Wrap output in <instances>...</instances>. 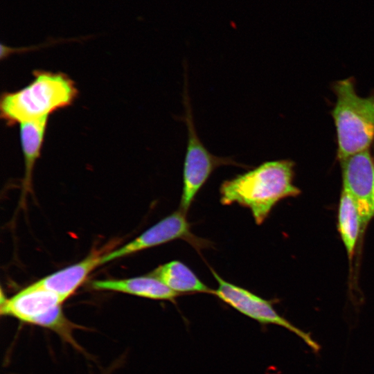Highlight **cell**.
Instances as JSON below:
<instances>
[{"mask_svg":"<svg viewBox=\"0 0 374 374\" xmlns=\"http://www.w3.org/2000/svg\"><path fill=\"white\" fill-rule=\"evenodd\" d=\"M211 270L217 283L212 294L240 313L262 325L273 324L287 329L301 338L313 351H319L320 346L312 338L310 334L296 327L280 315L273 307L271 301L225 280L215 271L212 269Z\"/></svg>","mask_w":374,"mask_h":374,"instance_id":"obj_6","label":"cell"},{"mask_svg":"<svg viewBox=\"0 0 374 374\" xmlns=\"http://www.w3.org/2000/svg\"><path fill=\"white\" fill-rule=\"evenodd\" d=\"M373 208H374V191H373Z\"/></svg>","mask_w":374,"mask_h":374,"instance_id":"obj_14","label":"cell"},{"mask_svg":"<svg viewBox=\"0 0 374 374\" xmlns=\"http://www.w3.org/2000/svg\"><path fill=\"white\" fill-rule=\"evenodd\" d=\"M338 231L348 256L352 259L362 229V218L353 197L342 190L338 208Z\"/></svg>","mask_w":374,"mask_h":374,"instance_id":"obj_13","label":"cell"},{"mask_svg":"<svg viewBox=\"0 0 374 374\" xmlns=\"http://www.w3.org/2000/svg\"><path fill=\"white\" fill-rule=\"evenodd\" d=\"M33 75L28 85L1 94V117L8 125L48 118L71 105L78 96L75 82L65 73L35 70Z\"/></svg>","mask_w":374,"mask_h":374,"instance_id":"obj_2","label":"cell"},{"mask_svg":"<svg viewBox=\"0 0 374 374\" xmlns=\"http://www.w3.org/2000/svg\"><path fill=\"white\" fill-rule=\"evenodd\" d=\"M186 216L187 214L180 209L175 211L145 230L132 241L105 253L102 258L101 265L177 239L187 241L196 249L204 247L206 242L192 233L190 224Z\"/></svg>","mask_w":374,"mask_h":374,"instance_id":"obj_7","label":"cell"},{"mask_svg":"<svg viewBox=\"0 0 374 374\" xmlns=\"http://www.w3.org/2000/svg\"><path fill=\"white\" fill-rule=\"evenodd\" d=\"M48 118H43L19 124V137L25 166L21 200L32 187L33 172L36 161L40 156Z\"/></svg>","mask_w":374,"mask_h":374,"instance_id":"obj_11","label":"cell"},{"mask_svg":"<svg viewBox=\"0 0 374 374\" xmlns=\"http://www.w3.org/2000/svg\"><path fill=\"white\" fill-rule=\"evenodd\" d=\"M294 165L290 159L265 161L224 181L220 188L221 204L249 209L256 224H262L280 200L301 193L294 184Z\"/></svg>","mask_w":374,"mask_h":374,"instance_id":"obj_1","label":"cell"},{"mask_svg":"<svg viewBox=\"0 0 374 374\" xmlns=\"http://www.w3.org/2000/svg\"><path fill=\"white\" fill-rule=\"evenodd\" d=\"M91 287L97 290L118 292L172 303L181 295L150 274L125 279L96 280L91 282Z\"/></svg>","mask_w":374,"mask_h":374,"instance_id":"obj_10","label":"cell"},{"mask_svg":"<svg viewBox=\"0 0 374 374\" xmlns=\"http://www.w3.org/2000/svg\"><path fill=\"white\" fill-rule=\"evenodd\" d=\"M157 278L170 290L179 294L207 293L213 289L204 283L184 262L172 260L159 265L150 274Z\"/></svg>","mask_w":374,"mask_h":374,"instance_id":"obj_12","label":"cell"},{"mask_svg":"<svg viewBox=\"0 0 374 374\" xmlns=\"http://www.w3.org/2000/svg\"><path fill=\"white\" fill-rule=\"evenodd\" d=\"M343 189L355 201L362 218V229L374 216V155L371 149L340 161Z\"/></svg>","mask_w":374,"mask_h":374,"instance_id":"obj_8","label":"cell"},{"mask_svg":"<svg viewBox=\"0 0 374 374\" xmlns=\"http://www.w3.org/2000/svg\"><path fill=\"white\" fill-rule=\"evenodd\" d=\"M336 102L331 112L336 129L337 158L347 157L371 148L374 141V91L359 96L353 78L332 84Z\"/></svg>","mask_w":374,"mask_h":374,"instance_id":"obj_3","label":"cell"},{"mask_svg":"<svg viewBox=\"0 0 374 374\" xmlns=\"http://www.w3.org/2000/svg\"><path fill=\"white\" fill-rule=\"evenodd\" d=\"M64 301L57 294L34 283L10 298H6L1 292V314L51 330L64 342L87 355L74 337L75 330L84 327L66 317L62 306Z\"/></svg>","mask_w":374,"mask_h":374,"instance_id":"obj_4","label":"cell"},{"mask_svg":"<svg viewBox=\"0 0 374 374\" xmlns=\"http://www.w3.org/2000/svg\"><path fill=\"white\" fill-rule=\"evenodd\" d=\"M186 80L184 91V116L188 131L187 146L183 168V186L179 209L187 214L197 194L217 168L223 166L248 167L231 157H217L210 152L199 138L187 91Z\"/></svg>","mask_w":374,"mask_h":374,"instance_id":"obj_5","label":"cell"},{"mask_svg":"<svg viewBox=\"0 0 374 374\" xmlns=\"http://www.w3.org/2000/svg\"><path fill=\"white\" fill-rule=\"evenodd\" d=\"M104 254L100 250L95 249L82 260L48 275L35 283L57 294L65 301L75 292L88 275L101 265Z\"/></svg>","mask_w":374,"mask_h":374,"instance_id":"obj_9","label":"cell"}]
</instances>
